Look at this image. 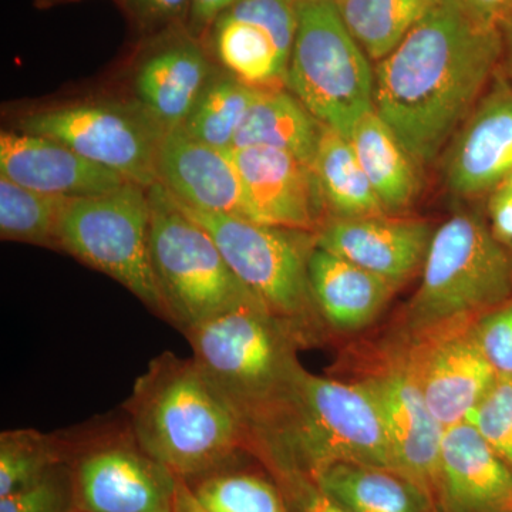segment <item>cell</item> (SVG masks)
<instances>
[{
	"instance_id": "cell-28",
	"label": "cell",
	"mask_w": 512,
	"mask_h": 512,
	"mask_svg": "<svg viewBox=\"0 0 512 512\" xmlns=\"http://www.w3.org/2000/svg\"><path fill=\"white\" fill-rule=\"evenodd\" d=\"M262 90L217 69L180 128L208 146L232 150L239 128Z\"/></svg>"
},
{
	"instance_id": "cell-31",
	"label": "cell",
	"mask_w": 512,
	"mask_h": 512,
	"mask_svg": "<svg viewBox=\"0 0 512 512\" xmlns=\"http://www.w3.org/2000/svg\"><path fill=\"white\" fill-rule=\"evenodd\" d=\"M62 451L52 437L33 430L3 431L0 436V497L35 484L60 467Z\"/></svg>"
},
{
	"instance_id": "cell-27",
	"label": "cell",
	"mask_w": 512,
	"mask_h": 512,
	"mask_svg": "<svg viewBox=\"0 0 512 512\" xmlns=\"http://www.w3.org/2000/svg\"><path fill=\"white\" fill-rule=\"evenodd\" d=\"M346 28L373 62H380L441 0H335Z\"/></svg>"
},
{
	"instance_id": "cell-15",
	"label": "cell",
	"mask_w": 512,
	"mask_h": 512,
	"mask_svg": "<svg viewBox=\"0 0 512 512\" xmlns=\"http://www.w3.org/2000/svg\"><path fill=\"white\" fill-rule=\"evenodd\" d=\"M366 386L379 406L399 473L440 512V454L446 429L430 412L419 382L392 372Z\"/></svg>"
},
{
	"instance_id": "cell-39",
	"label": "cell",
	"mask_w": 512,
	"mask_h": 512,
	"mask_svg": "<svg viewBox=\"0 0 512 512\" xmlns=\"http://www.w3.org/2000/svg\"><path fill=\"white\" fill-rule=\"evenodd\" d=\"M468 15L485 28L501 29L512 15V0H458Z\"/></svg>"
},
{
	"instance_id": "cell-24",
	"label": "cell",
	"mask_w": 512,
	"mask_h": 512,
	"mask_svg": "<svg viewBox=\"0 0 512 512\" xmlns=\"http://www.w3.org/2000/svg\"><path fill=\"white\" fill-rule=\"evenodd\" d=\"M349 140L384 211L410 207L419 194L416 161L376 110L359 120Z\"/></svg>"
},
{
	"instance_id": "cell-9",
	"label": "cell",
	"mask_w": 512,
	"mask_h": 512,
	"mask_svg": "<svg viewBox=\"0 0 512 512\" xmlns=\"http://www.w3.org/2000/svg\"><path fill=\"white\" fill-rule=\"evenodd\" d=\"M16 127L53 138L130 183L144 188L158 183V150L167 131L137 100L45 107L20 117Z\"/></svg>"
},
{
	"instance_id": "cell-30",
	"label": "cell",
	"mask_w": 512,
	"mask_h": 512,
	"mask_svg": "<svg viewBox=\"0 0 512 512\" xmlns=\"http://www.w3.org/2000/svg\"><path fill=\"white\" fill-rule=\"evenodd\" d=\"M188 484L210 512H291L278 485L258 474L227 468Z\"/></svg>"
},
{
	"instance_id": "cell-3",
	"label": "cell",
	"mask_w": 512,
	"mask_h": 512,
	"mask_svg": "<svg viewBox=\"0 0 512 512\" xmlns=\"http://www.w3.org/2000/svg\"><path fill=\"white\" fill-rule=\"evenodd\" d=\"M194 357L247 427L252 450L274 446L291 413L298 362L261 302L235 306L185 330Z\"/></svg>"
},
{
	"instance_id": "cell-11",
	"label": "cell",
	"mask_w": 512,
	"mask_h": 512,
	"mask_svg": "<svg viewBox=\"0 0 512 512\" xmlns=\"http://www.w3.org/2000/svg\"><path fill=\"white\" fill-rule=\"evenodd\" d=\"M296 26L295 0H237L214 23L204 45L242 82L286 89Z\"/></svg>"
},
{
	"instance_id": "cell-42",
	"label": "cell",
	"mask_w": 512,
	"mask_h": 512,
	"mask_svg": "<svg viewBox=\"0 0 512 512\" xmlns=\"http://www.w3.org/2000/svg\"><path fill=\"white\" fill-rule=\"evenodd\" d=\"M73 2V0H37L39 6H53L59 5V3Z\"/></svg>"
},
{
	"instance_id": "cell-33",
	"label": "cell",
	"mask_w": 512,
	"mask_h": 512,
	"mask_svg": "<svg viewBox=\"0 0 512 512\" xmlns=\"http://www.w3.org/2000/svg\"><path fill=\"white\" fill-rule=\"evenodd\" d=\"M73 477L62 467L50 471L35 484L0 497V512H74Z\"/></svg>"
},
{
	"instance_id": "cell-43",
	"label": "cell",
	"mask_w": 512,
	"mask_h": 512,
	"mask_svg": "<svg viewBox=\"0 0 512 512\" xmlns=\"http://www.w3.org/2000/svg\"><path fill=\"white\" fill-rule=\"evenodd\" d=\"M507 181H510V183L512 184V175H511V177H510V178H508V180H507Z\"/></svg>"
},
{
	"instance_id": "cell-12",
	"label": "cell",
	"mask_w": 512,
	"mask_h": 512,
	"mask_svg": "<svg viewBox=\"0 0 512 512\" xmlns=\"http://www.w3.org/2000/svg\"><path fill=\"white\" fill-rule=\"evenodd\" d=\"M178 478L143 451H90L73 474L76 512H174Z\"/></svg>"
},
{
	"instance_id": "cell-25",
	"label": "cell",
	"mask_w": 512,
	"mask_h": 512,
	"mask_svg": "<svg viewBox=\"0 0 512 512\" xmlns=\"http://www.w3.org/2000/svg\"><path fill=\"white\" fill-rule=\"evenodd\" d=\"M322 127L292 93L265 89L239 128L234 148H274L312 168Z\"/></svg>"
},
{
	"instance_id": "cell-23",
	"label": "cell",
	"mask_w": 512,
	"mask_h": 512,
	"mask_svg": "<svg viewBox=\"0 0 512 512\" xmlns=\"http://www.w3.org/2000/svg\"><path fill=\"white\" fill-rule=\"evenodd\" d=\"M312 478L350 512H437L417 485L386 468L335 463Z\"/></svg>"
},
{
	"instance_id": "cell-41",
	"label": "cell",
	"mask_w": 512,
	"mask_h": 512,
	"mask_svg": "<svg viewBox=\"0 0 512 512\" xmlns=\"http://www.w3.org/2000/svg\"><path fill=\"white\" fill-rule=\"evenodd\" d=\"M501 40H503V62L501 69L507 79L512 83V15L505 20L500 29Z\"/></svg>"
},
{
	"instance_id": "cell-44",
	"label": "cell",
	"mask_w": 512,
	"mask_h": 512,
	"mask_svg": "<svg viewBox=\"0 0 512 512\" xmlns=\"http://www.w3.org/2000/svg\"><path fill=\"white\" fill-rule=\"evenodd\" d=\"M295 2H299V0H295Z\"/></svg>"
},
{
	"instance_id": "cell-29",
	"label": "cell",
	"mask_w": 512,
	"mask_h": 512,
	"mask_svg": "<svg viewBox=\"0 0 512 512\" xmlns=\"http://www.w3.org/2000/svg\"><path fill=\"white\" fill-rule=\"evenodd\" d=\"M69 200L29 190L0 175V237L59 249L57 232Z\"/></svg>"
},
{
	"instance_id": "cell-36",
	"label": "cell",
	"mask_w": 512,
	"mask_h": 512,
	"mask_svg": "<svg viewBox=\"0 0 512 512\" xmlns=\"http://www.w3.org/2000/svg\"><path fill=\"white\" fill-rule=\"evenodd\" d=\"M121 8L144 39L185 28L191 0H120Z\"/></svg>"
},
{
	"instance_id": "cell-17",
	"label": "cell",
	"mask_w": 512,
	"mask_h": 512,
	"mask_svg": "<svg viewBox=\"0 0 512 512\" xmlns=\"http://www.w3.org/2000/svg\"><path fill=\"white\" fill-rule=\"evenodd\" d=\"M0 175L29 190L70 200L99 197L130 183L53 138L22 131L0 134Z\"/></svg>"
},
{
	"instance_id": "cell-7",
	"label": "cell",
	"mask_w": 512,
	"mask_h": 512,
	"mask_svg": "<svg viewBox=\"0 0 512 512\" xmlns=\"http://www.w3.org/2000/svg\"><path fill=\"white\" fill-rule=\"evenodd\" d=\"M148 188L134 183L69 200L60 218L59 249L126 286L167 319L150 249Z\"/></svg>"
},
{
	"instance_id": "cell-2",
	"label": "cell",
	"mask_w": 512,
	"mask_h": 512,
	"mask_svg": "<svg viewBox=\"0 0 512 512\" xmlns=\"http://www.w3.org/2000/svg\"><path fill=\"white\" fill-rule=\"evenodd\" d=\"M128 413L138 448L188 483L227 470L252 448L244 421L194 359L164 353L154 360Z\"/></svg>"
},
{
	"instance_id": "cell-6",
	"label": "cell",
	"mask_w": 512,
	"mask_h": 512,
	"mask_svg": "<svg viewBox=\"0 0 512 512\" xmlns=\"http://www.w3.org/2000/svg\"><path fill=\"white\" fill-rule=\"evenodd\" d=\"M148 198L151 259L167 320L185 332L235 306L261 302L229 268L207 229L163 185H151Z\"/></svg>"
},
{
	"instance_id": "cell-38",
	"label": "cell",
	"mask_w": 512,
	"mask_h": 512,
	"mask_svg": "<svg viewBox=\"0 0 512 512\" xmlns=\"http://www.w3.org/2000/svg\"><path fill=\"white\" fill-rule=\"evenodd\" d=\"M235 2L237 0H191L185 29L192 37L204 43L217 19Z\"/></svg>"
},
{
	"instance_id": "cell-4",
	"label": "cell",
	"mask_w": 512,
	"mask_h": 512,
	"mask_svg": "<svg viewBox=\"0 0 512 512\" xmlns=\"http://www.w3.org/2000/svg\"><path fill=\"white\" fill-rule=\"evenodd\" d=\"M264 456L311 477L335 463L399 473L382 414L366 383L311 375L299 365L293 375L288 424L279 443Z\"/></svg>"
},
{
	"instance_id": "cell-19",
	"label": "cell",
	"mask_w": 512,
	"mask_h": 512,
	"mask_svg": "<svg viewBox=\"0 0 512 512\" xmlns=\"http://www.w3.org/2000/svg\"><path fill=\"white\" fill-rule=\"evenodd\" d=\"M440 512H512V468L467 421L444 430Z\"/></svg>"
},
{
	"instance_id": "cell-1",
	"label": "cell",
	"mask_w": 512,
	"mask_h": 512,
	"mask_svg": "<svg viewBox=\"0 0 512 512\" xmlns=\"http://www.w3.org/2000/svg\"><path fill=\"white\" fill-rule=\"evenodd\" d=\"M498 29L441 0L389 56L376 63L375 110L416 164L436 160L500 72Z\"/></svg>"
},
{
	"instance_id": "cell-26",
	"label": "cell",
	"mask_w": 512,
	"mask_h": 512,
	"mask_svg": "<svg viewBox=\"0 0 512 512\" xmlns=\"http://www.w3.org/2000/svg\"><path fill=\"white\" fill-rule=\"evenodd\" d=\"M312 171L320 198L338 214V218L386 214L349 138L333 128L322 127Z\"/></svg>"
},
{
	"instance_id": "cell-10",
	"label": "cell",
	"mask_w": 512,
	"mask_h": 512,
	"mask_svg": "<svg viewBox=\"0 0 512 512\" xmlns=\"http://www.w3.org/2000/svg\"><path fill=\"white\" fill-rule=\"evenodd\" d=\"M177 204L207 229L232 272L276 320H302L311 313L316 303L308 272L312 251H306L292 229Z\"/></svg>"
},
{
	"instance_id": "cell-8",
	"label": "cell",
	"mask_w": 512,
	"mask_h": 512,
	"mask_svg": "<svg viewBox=\"0 0 512 512\" xmlns=\"http://www.w3.org/2000/svg\"><path fill=\"white\" fill-rule=\"evenodd\" d=\"M412 319L430 326L500 308L512 299V262L476 215L450 218L431 238Z\"/></svg>"
},
{
	"instance_id": "cell-21",
	"label": "cell",
	"mask_w": 512,
	"mask_h": 512,
	"mask_svg": "<svg viewBox=\"0 0 512 512\" xmlns=\"http://www.w3.org/2000/svg\"><path fill=\"white\" fill-rule=\"evenodd\" d=\"M498 375L476 340H448L431 355L419 384L433 416L446 427L466 420Z\"/></svg>"
},
{
	"instance_id": "cell-37",
	"label": "cell",
	"mask_w": 512,
	"mask_h": 512,
	"mask_svg": "<svg viewBox=\"0 0 512 512\" xmlns=\"http://www.w3.org/2000/svg\"><path fill=\"white\" fill-rule=\"evenodd\" d=\"M491 231L504 247H512V184L510 181L498 185L490 192L488 200Z\"/></svg>"
},
{
	"instance_id": "cell-14",
	"label": "cell",
	"mask_w": 512,
	"mask_h": 512,
	"mask_svg": "<svg viewBox=\"0 0 512 512\" xmlns=\"http://www.w3.org/2000/svg\"><path fill=\"white\" fill-rule=\"evenodd\" d=\"M157 175L158 183L187 207L259 224L231 150L208 146L175 128L161 141Z\"/></svg>"
},
{
	"instance_id": "cell-22",
	"label": "cell",
	"mask_w": 512,
	"mask_h": 512,
	"mask_svg": "<svg viewBox=\"0 0 512 512\" xmlns=\"http://www.w3.org/2000/svg\"><path fill=\"white\" fill-rule=\"evenodd\" d=\"M308 272L316 305L339 329H359L372 322L396 286L318 247L309 256Z\"/></svg>"
},
{
	"instance_id": "cell-13",
	"label": "cell",
	"mask_w": 512,
	"mask_h": 512,
	"mask_svg": "<svg viewBox=\"0 0 512 512\" xmlns=\"http://www.w3.org/2000/svg\"><path fill=\"white\" fill-rule=\"evenodd\" d=\"M144 42L134 67L136 100L165 131L183 127L217 70L212 56L185 28Z\"/></svg>"
},
{
	"instance_id": "cell-34",
	"label": "cell",
	"mask_w": 512,
	"mask_h": 512,
	"mask_svg": "<svg viewBox=\"0 0 512 512\" xmlns=\"http://www.w3.org/2000/svg\"><path fill=\"white\" fill-rule=\"evenodd\" d=\"M266 466L274 474L291 512H350L299 468L281 461H269Z\"/></svg>"
},
{
	"instance_id": "cell-5",
	"label": "cell",
	"mask_w": 512,
	"mask_h": 512,
	"mask_svg": "<svg viewBox=\"0 0 512 512\" xmlns=\"http://www.w3.org/2000/svg\"><path fill=\"white\" fill-rule=\"evenodd\" d=\"M296 16L286 87L319 123L349 138L375 110V70L335 0H299Z\"/></svg>"
},
{
	"instance_id": "cell-40",
	"label": "cell",
	"mask_w": 512,
	"mask_h": 512,
	"mask_svg": "<svg viewBox=\"0 0 512 512\" xmlns=\"http://www.w3.org/2000/svg\"><path fill=\"white\" fill-rule=\"evenodd\" d=\"M174 512H210L198 501L191 485L183 478H178L177 495H175Z\"/></svg>"
},
{
	"instance_id": "cell-18",
	"label": "cell",
	"mask_w": 512,
	"mask_h": 512,
	"mask_svg": "<svg viewBox=\"0 0 512 512\" xmlns=\"http://www.w3.org/2000/svg\"><path fill=\"white\" fill-rule=\"evenodd\" d=\"M433 234L424 221L384 215L338 218L320 231L315 247L399 285L424 264Z\"/></svg>"
},
{
	"instance_id": "cell-16",
	"label": "cell",
	"mask_w": 512,
	"mask_h": 512,
	"mask_svg": "<svg viewBox=\"0 0 512 512\" xmlns=\"http://www.w3.org/2000/svg\"><path fill=\"white\" fill-rule=\"evenodd\" d=\"M464 124L448 156V187L460 195L494 191L512 175V83L503 69Z\"/></svg>"
},
{
	"instance_id": "cell-32",
	"label": "cell",
	"mask_w": 512,
	"mask_h": 512,
	"mask_svg": "<svg viewBox=\"0 0 512 512\" xmlns=\"http://www.w3.org/2000/svg\"><path fill=\"white\" fill-rule=\"evenodd\" d=\"M464 421L476 427L498 456L512 468V377H498L490 392Z\"/></svg>"
},
{
	"instance_id": "cell-35",
	"label": "cell",
	"mask_w": 512,
	"mask_h": 512,
	"mask_svg": "<svg viewBox=\"0 0 512 512\" xmlns=\"http://www.w3.org/2000/svg\"><path fill=\"white\" fill-rule=\"evenodd\" d=\"M473 338L498 377H512V301L488 313Z\"/></svg>"
},
{
	"instance_id": "cell-20",
	"label": "cell",
	"mask_w": 512,
	"mask_h": 512,
	"mask_svg": "<svg viewBox=\"0 0 512 512\" xmlns=\"http://www.w3.org/2000/svg\"><path fill=\"white\" fill-rule=\"evenodd\" d=\"M259 224L312 231L320 198L311 167L274 148L231 150Z\"/></svg>"
}]
</instances>
